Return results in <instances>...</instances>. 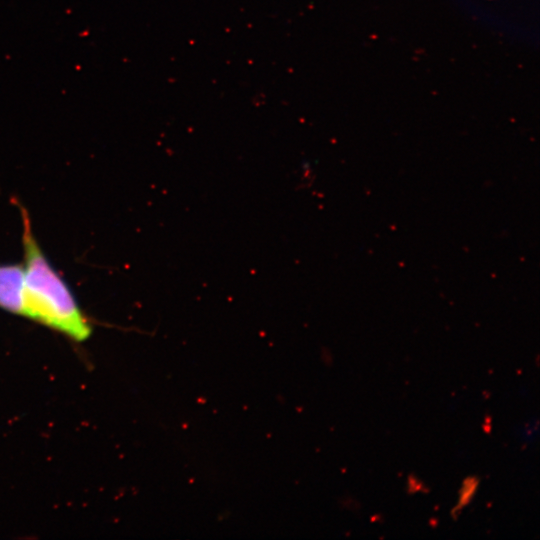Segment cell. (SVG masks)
Instances as JSON below:
<instances>
[{"label":"cell","instance_id":"6da1fadb","mask_svg":"<svg viewBox=\"0 0 540 540\" xmlns=\"http://www.w3.org/2000/svg\"><path fill=\"white\" fill-rule=\"evenodd\" d=\"M25 258L27 317L83 341L91 327L71 291L42 253L31 228L28 212L21 208Z\"/></svg>","mask_w":540,"mask_h":540},{"label":"cell","instance_id":"7a4b0ae2","mask_svg":"<svg viewBox=\"0 0 540 540\" xmlns=\"http://www.w3.org/2000/svg\"><path fill=\"white\" fill-rule=\"evenodd\" d=\"M0 307L27 317L23 266L0 265Z\"/></svg>","mask_w":540,"mask_h":540}]
</instances>
